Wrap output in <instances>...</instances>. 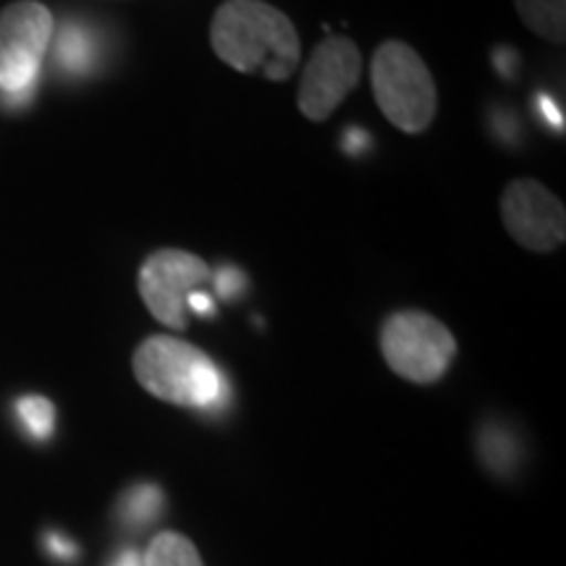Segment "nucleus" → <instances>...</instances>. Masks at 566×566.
<instances>
[{"instance_id":"obj_1","label":"nucleus","mask_w":566,"mask_h":566,"mask_svg":"<svg viewBox=\"0 0 566 566\" xmlns=\"http://www.w3.org/2000/svg\"><path fill=\"white\" fill-rule=\"evenodd\" d=\"M218 59L242 74L283 82L302 61V42L286 13L263 0H226L210 24Z\"/></svg>"},{"instance_id":"obj_2","label":"nucleus","mask_w":566,"mask_h":566,"mask_svg":"<svg viewBox=\"0 0 566 566\" xmlns=\"http://www.w3.org/2000/svg\"><path fill=\"white\" fill-rule=\"evenodd\" d=\"M134 378L147 394L168 405L221 412L229 384L221 367L197 346L176 336H150L134 352Z\"/></svg>"},{"instance_id":"obj_3","label":"nucleus","mask_w":566,"mask_h":566,"mask_svg":"<svg viewBox=\"0 0 566 566\" xmlns=\"http://www.w3.org/2000/svg\"><path fill=\"white\" fill-rule=\"evenodd\" d=\"M375 103L396 129L422 134L438 111L436 82L422 55L401 40H388L370 61Z\"/></svg>"},{"instance_id":"obj_4","label":"nucleus","mask_w":566,"mask_h":566,"mask_svg":"<svg viewBox=\"0 0 566 566\" xmlns=\"http://www.w3.org/2000/svg\"><path fill=\"white\" fill-rule=\"evenodd\" d=\"M380 352L399 378L428 386L441 380L457 357V338L422 310H399L380 328Z\"/></svg>"},{"instance_id":"obj_5","label":"nucleus","mask_w":566,"mask_h":566,"mask_svg":"<svg viewBox=\"0 0 566 566\" xmlns=\"http://www.w3.org/2000/svg\"><path fill=\"white\" fill-rule=\"evenodd\" d=\"M53 42V13L38 0H19L0 11V95L27 103Z\"/></svg>"},{"instance_id":"obj_6","label":"nucleus","mask_w":566,"mask_h":566,"mask_svg":"<svg viewBox=\"0 0 566 566\" xmlns=\"http://www.w3.org/2000/svg\"><path fill=\"white\" fill-rule=\"evenodd\" d=\"M210 281L212 271L202 258L187 250L163 247L142 263L137 289L155 321L166 328L184 331L187 328V296L202 292L205 283Z\"/></svg>"},{"instance_id":"obj_7","label":"nucleus","mask_w":566,"mask_h":566,"mask_svg":"<svg viewBox=\"0 0 566 566\" xmlns=\"http://www.w3.org/2000/svg\"><path fill=\"white\" fill-rule=\"evenodd\" d=\"M363 80V53L349 38H325L304 63L300 82V105L302 116L321 124L331 118L346 95Z\"/></svg>"},{"instance_id":"obj_8","label":"nucleus","mask_w":566,"mask_h":566,"mask_svg":"<svg viewBox=\"0 0 566 566\" xmlns=\"http://www.w3.org/2000/svg\"><path fill=\"white\" fill-rule=\"evenodd\" d=\"M509 237L530 252H554L566 239L564 202L535 179H514L501 195Z\"/></svg>"},{"instance_id":"obj_9","label":"nucleus","mask_w":566,"mask_h":566,"mask_svg":"<svg viewBox=\"0 0 566 566\" xmlns=\"http://www.w3.org/2000/svg\"><path fill=\"white\" fill-rule=\"evenodd\" d=\"M520 19L537 38L564 45L566 40V0H514Z\"/></svg>"},{"instance_id":"obj_10","label":"nucleus","mask_w":566,"mask_h":566,"mask_svg":"<svg viewBox=\"0 0 566 566\" xmlns=\"http://www.w3.org/2000/svg\"><path fill=\"white\" fill-rule=\"evenodd\" d=\"M163 512V493L153 483H137L122 495L116 514L126 527H147Z\"/></svg>"},{"instance_id":"obj_11","label":"nucleus","mask_w":566,"mask_h":566,"mask_svg":"<svg viewBox=\"0 0 566 566\" xmlns=\"http://www.w3.org/2000/svg\"><path fill=\"white\" fill-rule=\"evenodd\" d=\"M142 566H202V558L184 535L163 533L147 548L145 564Z\"/></svg>"},{"instance_id":"obj_12","label":"nucleus","mask_w":566,"mask_h":566,"mask_svg":"<svg viewBox=\"0 0 566 566\" xmlns=\"http://www.w3.org/2000/svg\"><path fill=\"white\" fill-rule=\"evenodd\" d=\"M13 412H17L21 428H24L34 441H48V438L53 436L55 407L51 399H45V396H21L17 405H13Z\"/></svg>"},{"instance_id":"obj_13","label":"nucleus","mask_w":566,"mask_h":566,"mask_svg":"<svg viewBox=\"0 0 566 566\" xmlns=\"http://www.w3.org/2000/svg\"><path fill=\"white\" fill-rule=\"evenodd\" d=\"M92 38L80 24H66L55 42V59L71 74H82L92 63Z\"/></svg>"},{"instance_id":"obj_14","label":"nucleus","mask_w":566,"mask_h":566,"mask_svg":"<svg viewBox=\"0 0 566 566\" xmlns=\"http://www.w3.org/2000/svg\"><path fill=\"white\" fill-rule=\"evenodd\" d=\"M45 551L55 558V562H61V564H71L76 556H80V548H76V543L69 541V537H63L61 533H48L45 535Z\"/></svg>"},{"instance_id":"obj_15","label":"nucleus","mask_w":566,"mask_h":566,"mask_svg":"<svg viewBox=\"0 0 566 566\" xmlns=\"http://www.w3.org/2000/svg\"><path fill=\"white\" fill-rule=\"evenodd\" d=\"M218 283V294L223 296V300H231V296H237L242 292V283H244V275L237 271V268H221L216 275H212Z\"/></svg>"},{"instance_id":"obj_16","label":"nucleus","mask_w":566,"mask_h":566,"mask_svg":"<svg viewBox=\"0 0 566 566\" xmlns=\"http://www.w3.org/2000/svg\"><path fill=\"white\" fill-rule=\"evenodd\" d=\"M537 108H541L543 118H546V122H548L551 126H556V129H564V118H562V111L556 108V103L551 101L548 95H541V97H537Z\"/></svg>"},{"instance_id":"obj_17","label":"nucleus","mask_w":566,"mask_h":566,"mask_svg":"<svg viewBox=\"0 0 566 566\" xmlns=\"http://www.w3.org/2000/svg\"><path fill=\"white\" fill-rule=\"evenodd\" d=\"M187 310H192L197 315H212L216 313V304H212V296L205 292H195L187 296Z\"/></svg>"},{"instance_id":"obj_18","label":"nucleus","mask_w":566,"mask_h":566,"mask_svg":"<svg viewBox=\"0 0 566 566\" xmlns=\"http://www.w3.org/2000/svg\"><path fill=\"white\" fill-rule=\"evenodd\" d=\"M493 63H495V66H501V71H504V74H512V69L516 66V53H512V51H495Z\"/></svg>"},{"instance_id":"obj_19","label":"nucleus","mask_w":566,"mask_h":566,"mask_svg":"<svg viewBox=\"0 0 566 566\" xmlns=\"http://www.w3.org/2000/svg\"><path fill=\"white\" fill-rule=\"evenodd\" d=\"M111 566H142V558L134 548H126L116 556V562H113Z\"/></svg>"}]
</instances>
